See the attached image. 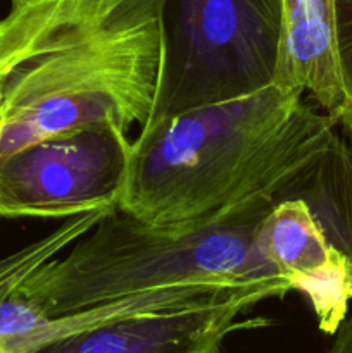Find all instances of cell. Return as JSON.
<instances>
[{"label":"cell","instance_id":"6da1fadb","mask_svg":"<svg viewBox=\"0 0 352 353\" xmlns=\"http://www.w3.org/2000/svg\"><path fill=\"white\" fill-rule=\"evenodd\" d=\"M166 0H9L0 16V162L93 123L144 128Z\"/></svg>","mask_w":352,"mask_h":353},{"label":"cell","instance_id":"7a4b0ae2","mask_svg":"<svg viewBox=\"0 0 352 353\" xmlns=\"http://www.w3.org/2000/svg\"><path fill=\"white\" fill-rule=\"evenodd\" d=\"M338 123L299 90L266 88L140 128L117 209L190 226L252 199H295L337 143Z\"/></svg>","mask_w":352,"mask_h":353},{"label":"cell","instance_id":"3957f363","mask_svg":"<svg viewBox=\"0 0 352 353\" xmlns=\"http://www.w3.org/2000/svg\"><path fill=\"white\" fill-rule=\"evenodd\" d=\"M276 203L259 196L190 226H152L110 209L64 257L31 272L21 290L55 319L169 286L282 278L257 243Z\"/></svg>","mask_w":352,"mask_h":353},{"label":"cell","instance_id":"277c9868","mask_svg":"<svg viewBox=\"0 0 352 353\" xmlns=\"http://www.w3.org/2000/svg\"><path fill=\"white\" fill-rule=\"evenodd\" d=\"M282 23L283 0H166L161 74L147 124L271 85Z\"/></svg>","mask_w":352,"mask_h":353},{"label":"cell","instance_id":"5b68a950","mask_svg":"<svg viewBox=\"0 0 352 353\" xmlns=\"http://www.w3.org/2000/svg\"><path fill=\"white\" fill-rule=\"evenodd\" d=\"M130 147L117 124L93 123L17 152L0 162V223L117 209Z\"/></svg>","mask_w":352,"mask_h":353},{"label":"cell","instance_id":"8992f818","mask_svg":"<svg viewBox=\"0 0 352 353\" xmlns=\"http://www.w3.org/2000/svg\"><path fill=\"white\" fill-rule=\"evenodd\" d=\"M268 299L282 295L257 290L216 305L119 317L66 333L26 353H202L221 347L233 331L266 324L264 319L240 321V316Z\"/></svg>","mask_w":352,"mask_h":353},{"label":"cell","instance_id":"52a82bcc","mask_svg":"<svg viewBox=\"0 0 352 353\" xmlns=\"http://www.w3.org/2000/svg\"><path fill=\"white\" fill-rule=\"evenodd\" d=\"M266 261L300 292L316 314L324 334H335L352 300V262L338 252L300 199L276 203L257 236Z\"/></svg>","mask_w":352,"mask_h":353},{"label":"cell","instance_id":"ba28073f","mask_svg":"<svg viewBox=\"0 0 352 353\" xmlns=\"http://www.w3.org/2000/svg\"><path fill=\"white\" fill-rule=\"evenodd\" d=\"M330 243L352 262V137L340 134L299 186Z\"/></svg>","mask_w":352,"mask_h":353},{"label":"cell","instance_id":"9c48e42d","mask_svg":"<svg viewBox=\"0 0 352 353\" xmlns=\"http://www.w3.org/2000/svg\"><path fill=\"white\" fill-rule=\"evenodd\" d=\"M333 28L335 55L344 93L337 123L352 137V0H333Z\"/></svg>","mask_w":352,"mask_h":353},{"label":"cell","instance_id":"30bf717a","mask_svg":"<svg viewBox=\"0 0 352 353\" xmlns=\"http://www.w3.org/2000/svg\"><path fill=\"white\" fill-rule=\"evenodd\" d=\"M326 353H352V316L345 317Z\"/></svg>","mask_w":352,"mask_h":353},{"label":"cell","instance_id":"8fae6325","mask_svg":"<svg viewBox=\"0 0 352 353\" xmlns=\"http://www.w3.org/2000/svg\"><path fill=\"white\" fill-rule=\"evenodd\" d=\"M219 348L221 347H214V348H211V350H206V352H202V353H221Z\"/></svg>","mask_w":352,"mask_h":353},{"label":"cell","instance_id":"7c38bea8","mask_svg":"<svg viewBox=\"0 0 352 353\" xmlns=\"http://www.w3.org/2000/svg\"><path fill=\"white\" fill-rule=\"evenodd\" d=\"M0 353H7V352H6V350H3V348H2V347H0Z\"/></svg>","mask_w":352,"mask_h":353}]
</instances>
